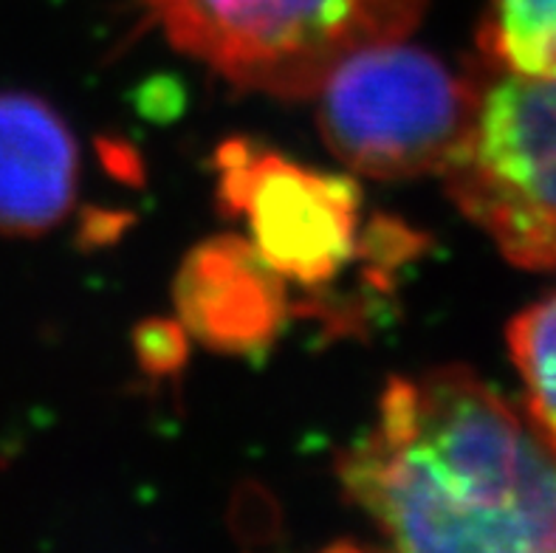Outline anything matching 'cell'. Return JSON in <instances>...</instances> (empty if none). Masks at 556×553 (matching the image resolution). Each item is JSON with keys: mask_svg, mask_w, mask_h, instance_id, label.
<instances>
[{"mask_svg": "<svg viewBox=\"0 0 556 553\" xmlns=\"http://www.w3.org/2000/svg\"><path fill=\"white\" fill-rule=\"evenodd\" d=\"M339 483L402 551H556V449L464 367L393 378Z\"/></svg>", "mask_w": 556, "mask_h": 553, "instance_id": "obj_1", "label": "cell"}, {"mask_svg": "<svg viewBox=\"0 0 556 553\" xmlns=\"http://www.w3.org/2000/svg\"><path fill=\"white\" fill-rule=\"evenodd\" d=\"M184 54L247 91L305 99L339 63L402 40L427 0H144Z\"/></svg>", "mask_w": 556, "mask_h": 553, "instance_id": "obj_2", "label": "cell"}, {"mask_svg": "<svg viewBox=\"0 0 556 553\" xmlns=\"http://www.w3.org/2000/svg\"><path fill=\"white\" fill-rule=\"evenodd\" d=\"M483 83L402 40L351 54L328 74L317 120L328 148L370 178L444 173L475 125Z\"/></svg>", "mask_w": 556, "mask_h": 553, "instance_id": "obj_3", "label": "cell"}, {"mask_svg": "<svg viewBox=\"0 0 556 553\" xmlns=\"http://www.w3.org/2000/svg\"><path fill=\"white\" fill-rule=\"evenodd\" d=\"M444 178L503 257L556 272V79L501 71L483 83L472 130Z\"/></svg>", "mask_w": 556, "mask_h": 553, "instance_id": "obj_4", "label": "cell"}, {"mask_svg": "<svg viewBox=\"0 0 556 553\" xmlns=\"http://www.w3.org/2000/svg\"><path fill=\"white\" fill-rule=\"evenodd\" d=\"M220 201L252 231L268 266L296 286H325L359 249V187L247 139L218 150Z\"/></svg>", "mask_w": 556, "mask_h": 553, "instance_id": "obj_5", "label": "cell"}, {"mask_svg": "<svg viewBox=\"0 0 556 553\" xmlns=\"http://www.w3.org/2000/svg\"><path fill=\"white\" fill-rule=\"evenodd\" d=\"M176 309L210 351L252 356L289 323V280L249 240L212 238L178 268Z\"/></svg>", "mask_w": 556, "mask_h": 553, "instance_id": "obj_6", "label": "cell"}, {"mask_svg": "<svg viewBox=\"0 0 556 553\" xmlns=\"http://www.w3.org/2000/svg\"><path fill=\"white\" fill-rule=\"evenodd\" d=\"M79 144L46 99L0 91V238H37L77 201Z\"/></svg>", "mask_w": 556, "mask_h": 553, "instance_id": "obj_7", "label": "cell"}, {"mask_svg": "<svg viewBox=\"0 0 556 553\" xmlns=\"http://www.w3.org/2000/svg\"><path fill=\"white\" fill-rule=\"evenodd\" d=\"M480 46L492 68L556 79V0H489Z\"/></svg>", "mask_w": 556, "mask_h": 553, "instance_id": "obj_8", "label": "cell"}, {"mask_svg": "<svg viewBox=\"0 0 556 553\" xmlns=\"http://www.w3.org/2000/svg\"><path fill=\"white\" fill-rule=\"evenodd\" d=\"M508 351L526 387V410L556 449V291L515 316Z\"/></svg>", "mask_w": 556, "mask_h": 553, "instance_id": "obj_9", "label": "cell"}, {"mask_svg": "<svg viewBox=\"0 0 556 553\" xmlns=\"http://www.w3.org/2000/svg\"><path fill=\"white\" fill-rule=\"evenodd\" d=\"M139 356L150 370H173L184 359L181 325L153 323L139 334Z\"/></svg>", "mask_w": 556, "mask_h": 553, "instance_id": "obj_10", "label": "cell"}]
</instances>
